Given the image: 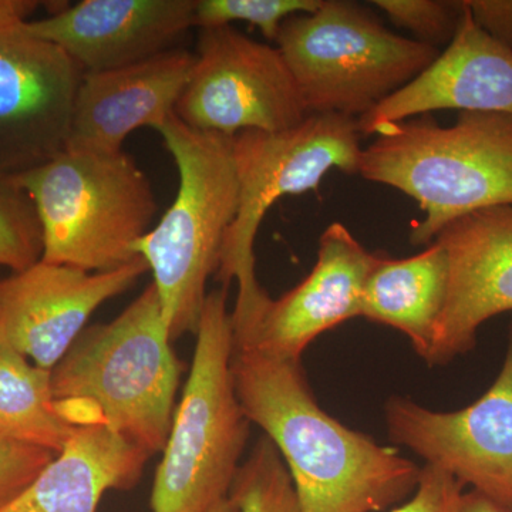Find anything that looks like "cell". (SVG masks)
I'll return each instance as SVG.
<instances>
[{
	"mask_svg": "<svg viewBox=\"0 0 512 512\" xmlns=\"http://www.w3.org/2000/svg\"><path fill=\"white\" fill-rule=\"evenodd\" d=\"M231 366L239 404L284 458L302 512H379L414 493L421 468L326 413L301 362L234 345Z\"/></svg>",
	"mask_w": 512,
	"mask_h": 512,
	"instance_id": "6da1fadb",
	"label": "cell"
},
{
	"mask_svg": "<svg viewBox=\"0 0 512 512\" xmlns=\"http://www.w3.org/2000/svg\"><path fill=\"white\" fill-rule=\"evenodd\" d=\"M147 262L107 272H87L40 259L25 271L0 279V346L53 370L103 303L146 274Z\"/></svg>",
	"mask_w": 512,
	"mask_h": 512,
	"instance_id": "7c38bea8",
	"label": "cell"
},
{
	"mask_svg": "<svg viewBox=\"0 0 512 512\" xmlns=\"http://www.w3.org/2000/svg\"><path fill=\"white\" fill-rule=\"evenodd\" d=\"M362 151L357 119L340 114H311L281 133L247 130L232 137L238 210L215 274L224 288L238 282L232 325L251 322L271 299L255 274V238L266 212L285 195L315 190L329 171L359 174Z\"/></svg>",
	"mask_w": 512,
	"mask_h": 512,
	"instance_id": "ba28073f",
	"label": "cell"
},
{
	"mask_svg": "<svg viewBox=\"0 0 512 512\" xmlns=\"http://www.w3.org/2000/svg\"><path fill=\"white\" fill-rule=\"evenodd\" d=\"M372 256L340 222L319 238L311 274L279 299H269L248 325L234 329V345L301 362L322 333L357 318Z\"/></svg>",
	"mask_w": 512,
	"mask_h": 512,
	"instance_id": "4fadbf2b",
	"label": "cell"
},
{
	"mask_svg": "<svg viewBox=\"0 0 512 512\" xmlns=\"http://www.w3.org/2000/svg\"><path fill=\"white\" fill-rule=\"evenodd\" d=\"M178 170L177 197L134 251L153 272L171 340L200 323L207 282L220 268L222 245L238 210L232 137L185 126L175 114L154 128Z\"/></svg>",
	"mask_w": 512,
	"mask_h": 512,
	"instance_id": "277c9868",
	"label": "cell"
},
{
	"mask_svg": "<svg viewBox=\"0 0 512 512\" xmlns=\"http://www.w3.org/2000/svg\"><path fill=\"white\" fill-rule=\"evenodd\" d=\"M362 151L359 174L409 195L426 217L413 245L473 212L512 205V116L461 111L441 127L430 114L380 128Z\"/></svg>",
	"mask_w": 512,
	"mask_h": 512,
	"instance_id": "3957f363",
	"label": "cell"
},
{
	"mask_svg": "<svg viewBox=\"0 0 512 512\" xmlns=\"http://www.w3.org/2000/svg\"><path fill=\"white\" fill-rule=\"evenodd\" d=\"M228 288L208 292L183 399L154 477L153 512H212L227 500L249 437L232 375Z\"/></svg>",
	"mask_w": 512,
	"mask_h": 512,
	"instance_id": "5b68a950",
	"label": "cell"
},
{
	"mask_svg": "<svg viewBox=\"0 0 512 512\" xmlns=\"http://www.w3.org/2000/svg\"><path fill=\"white\" fill-rule=\"evenodd\" d=\"M79 430L59 412L52 370L0 346V434L57 456Z\"/></svg>",
	"mask_w": 512,
	"mask_h": 512,
	"instance_id": "ffe728a7",
	"label": "cell"
},
{
	"mask_svg": "<svg viewBox=\"0 0 512 512\" xmlns=\"http://www.w3.org/2000/svg\"><path fill=\"white\" fill-rule=\"evenodd\" d=\"M153 282L116 319L80 333L52 370L59 412L77 429L106 426L150 456L164 450L183 363Z\"/></svg>",
	"mask_w": 512,
	"mask_h": 512,
	"instance_id": "7a4b0ae2",
	"label": "cell"
},
{
	"mask_svg": "<svg viewBox=\"0 0 512 512\" xmlns=\"http://www.w3.org/2000/svg\"><path fill=\"white\" fill-rule=\"evenodd\" d=\"M35 204L42 261L107 272L140 258L134 247L157 214L153 187L127 153L64 150L15 175Z\"/></svg>",
	"mask_w": 512,
	"mask_h": 512,
	"instance_id": "8992f818",
	"label": "cell"
},
{
	"mask_svg": "<svg viewBox=\"0 0 512 512\" xmlns=\"http://www.w3.org/2000/svg\"><path fill=\"white\" fill-rule=\"evenodd\" d=\"M212 512H239V510L234 501L228 497L227 500L222 501V503Z\"/></svg>",
	"mask_w": 512,
	"mask_h": 512,
	"instance_id": "f546056e",
	"label": "cell"
},
{
	"mask_svg": "<svg viewBox=\"0 0 512 512\" xmlns=\"http://www.w3.org/2000/svg\"><path fill=\"white\" fill-rule=\"evenodd\" d=\"M150 457L109 427H83L0 512H97L107 491L138 483Z\"/></svg>",
	"mask_w": 512,
	"mask_h": 512,
	"instance_id": "ac0fdd59",
	"label": "cell"
},
{
	"mask_svg": "<svg viewBox=\"0 0 512 512\" xmlns=\"http://www.w3.org/2000/svg\"><path fill=\"white\" fill-rule=\"evenodd\" d=\"M39 5L35 0H0V35L28 23Z\"/></svg>",
	"mask_w": 512,
	"mask_h": 512,
	"instance_id": "83f0119b",
	"label": "cell"
},
{
	"mask_svg": "<svg viewBox=\"0 0 512 512\" xmlns=\"http://www.w3.org/2000/svg\"><path fill=\"white\" fill-rule=\"evenodd\" d=\"M229 498L239 512H302L284 458L266 436L239 467Z\"/></svg>",
	"mask_w": 512,
	"mask_h": 512,
	"instance_id": "44dd1931",
	"label": "cell"
},
{
	"mask_svg": "<svg viewBox=\"0 0 512 512\" xmlns=\"http://www.w3.org/2000/svg\"><path fill=\"white\" fill-rule=\"evenodd\" d=\"M276 47L311 114L359 119L423 73L441 50L397 35L369 6L323 0L285 20Z\"/></svg>",
	"mask_w": 512,
	"mask_h": 512,
	"instance_id": "52a82bcc",
	"label": "cell"
},
{
	"mask_svg": "<svg viewBox=\"0 0 512 512\" xmlns=\"http://www.w3.org/2000/svg\"><path fill=\"white\" fill-rule=\"evenodd\" d=\"M466 3L481 29L512 47V0H467Z\"/></svg>",
	"mask_w": 512,
	"mask_h": 512,
	"instance_id": "4316f807",
	"label": "cell"
},
{
	"mask_svg": "<svg viewBox=\"0 0 512 512\" xmlns=\"http://www.w3.org/2000/svg\"><path fill=\"white\" fill-rule=\"evenodd\" d=\"M323 0H195L194 28H222L232 22H247L261 30L266 40L276 42L285 20L312 13Z\"/></svg>",
	"mask_w": 512,
	"mask_h": 512,
	"instance_id": "603a6c76",
	"label": "cell"
},
{
	"mask_svg": "<svg viewBox=\"0 0 512 512\" xmlns=\"http://www.w3.org/2000/svg\"><path fill=\"white\" fill-rule=\"evenodd\" d=\"M42 256L43 232L35 204L15 175L0 171V266L18 274Z\"/></svg>",
	"mask_w": 512,
	"mask_h": 512,
	"instance_id": "7402d4cb",
	"label": "cell"
},
{
	"mask_svg": "<svg viewBox=\"0 0 512 512\" xmlns=\"http://www.w3.org/2000/svg\"><path fill=\"white\" fill-rule=\"evenodd\" d=\"M446 249L450 278L426 363L446 365L476 348L478 329L512 311V205L485 208L434 238Z\"/></svg>",
	"mask_w": 512,
	"mask_h": 512,
	"instance_id": "5bb4252c",
	"label": "cell"
},
{
	"mask_svg": "<svg viewBox=\"0 0 512 512\" xmlns=\"http://www.w3.org/2000/svg\"><path fill=\"white\" fill-rule=\"evenodd\" d=\"M195 53L175 47L144 62L84 73L66 150L117 154L133 131L175 114L190 82Z\"/></svg>",
	"mask_w": 512,
	"mask_h": 512,
	"instance_id": "e0dca14e",
	"label": "cell"
},
{
	"mask_svg": "<svg viewBox=\"0 0 512 512\" xmlns=\"http://www.w3.org/2000/svg\"><path fill=\"white\" fill-rule=\"evenodd\" d=\"M370 3L382 10L394 26L412 32L417 42L439 50L453 40L463 12V2L451 0H375Z\"/></svg>",
	"mask_w": 512,
	"mask_h": 512,
	"instance_id": "cb8c5ba5",
	"label": "cell"
},
{
	"mask_svg": "<svg viewBox=\"0 0 512 512\" xmlns=\"http://www.w3.org/2000/svg\"><path fill=\"white\" fill-rule=\"evenodd\" d=\"M55 457L43 448L0 434V507L22 493Z\"/></svg>",
	"mask_w": 512,
	"mask_h": 512,
	"instance_id": "d4e9b609",
	"label": "cell"
},
{
	"mask_svg": "<svg viewBox=\"0 0 512 512\" xmlns=\"http://www.w3.org/2000/svg\"><path fill=\"white\" fill-rule=\"evenodd\" d=\"M448 278L447 252L436 241L410 258L373 254L360 316L400 330L426 362L446 303Z\"/></svg>",
	"mask_w": 512,
	"mask_h": 512,
	"instance_id": "d6986e66",
	"label": "cell"
},
{
	"mask_svg": "<svg viewBox=\"0 0 512 512\" xmlns=\"http://www.w3.org/2000/svg\"><path fill=\"white\" fill-rule=\"evenodd\" d=\"M463 488L447 471L426 464L412 498L390 512H461Z\"/></svg>",
	"mask_w": 512,
	"mask_h": 512,
	"instance_id": "484cf974",
	"label": "cell"
},
{
	"mask_svg": "<svg viewBox=\"0 0 512 512\" xmlns=\"http://www.w3.org/2000/svg\"><path fill=\"white\" fill-rule=\"evenodd\" d=\"M384 417L393 443L512 511V323L503 367L477 402L443 413L394 396Z\"/></svg>",
	"mask_w": 512,
	"mask_h": 512,
	"instance_id": "30bf717a",
	"label": "cell"
},
{
	"mask_svg": "<svg viewBox=\"0 0 512 512\" xmlns=\"http://www.w3.org/2000/svg\"><path fill=\"white\" fill-rule=\"evenodd\" d=\"M512 116V47L488 35L463 2L453 40L413 82L357 119L363 136L396 121L433 111Z\"/></svg>",
	"mask_w": 512,
	"mask_h": 512,
	"instance_id": "2e32d148",
	"label": "cell"
},
{
	"mask_svg": "<svg viewBox=\"0 0 512 512\" xmlns=\"http://www.w3.org/2000/svg\"><path fill=\"white\" fill-rule=\"evenodd\" d=\"M461 512H512L503 505L494 503L490 498L484 497L483 494L471 490L470 493L463 494L461 500Z\"/></svg>",
	"mask_w": 512,
	"mask_h": 512,
	"instance_id": "f1b7e54d",
	"label": "cell"
},
{
	"mask_svg": "<svg viewBox=\"0 0 512 512\" xmlns=\"http://www.w3.org/2000/svg\"><path fill=\"white\" fill-rule=\"evenodd\" d=\"M84 70L64 50L23 32L0 35V171L35 170L67 148Z\"/></svg>",
	"mask_w": 512,
	"mask_h": 512,
	"instance_id": "8fae6325",
	"label": "cell"
},
{
	"mask_svg": "<svg viewBox=\"0 0 512 512\" xmlns=\"http://www.w3.org/2000/svg\"><path fill=\"white\" fill-rule=\"evenodd\" d=\"M175 116L195 130L235 137L247 130L281 133L309 114L278 47L222 26L200 29Z\"/></svg>",
	"mask_w": 512,
	"mask_h": 512,
	"instance_id": "9c48e42d",
	"label": "cell"
},
{
	"mask_svg": "<svg viewBox=\"0 0 512 512\" xmlns=\"http://www.w3.org/2000/svg\"><path fill=\"white\" fill-rule=\"evenodd\" d=\"M195 0H83L22 30L64 50L84 73L121 69L175 49Z\"/></svg>",
	"mask_w": 512,
	"mask_h": 512,
	"instance_id": "9a60e30c",
	"label": "cell"
}]
</instances>
